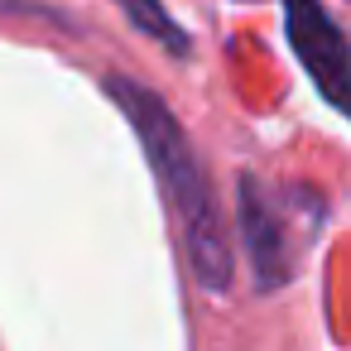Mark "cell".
<instances>
[{
    "label": "cell",
    "instance_id": "cell-1",
    "mask_svg": "<svg viewBox=\"0 0 351 351\" xmlns=\"http://www.w3.org/2000/svg\"><path fill=\"white\" fill-rule=\"evenodd\" d=\"M106 92H111V97L121 101V111L130 116V125H135V135H140V145H145L149 169L159 173V183H164L173 212L183 217L188 255H193L197 284H202L207 293H221V289L231 284V245H226L221 212H217V197H212V188H207V173H202V164H197V154H193L183 125L173 121V111H169L154 92H145V87L125 82V77H111Z\"/></svg>",
    "mask_w": 351,
    "mask_h": 351
},
{
    "label": "cell",
    "instance_id": "cell-2",
    "mask_svg": "<svg viewBox=\"0 0 351 351\" xmlns=\"http://www.w3.org/2000/svg\"><path fill=\"white\" fill-rule=\"evenodd\" d=\"M298 202V193H265L255 178L241 183V221H245V250H250V265H255V284L269 293L279 284L293 279L298 269V250L317 236V221L322 212H308V217H289Z\"/></svg>",
    "mask_w": 351,
    "mask_h": 351
},
{
    "label": "cell",
    "instance_id": "cell-3",
    "mask_svg": "<svg viewBox=\"0 0 351 351\" xmlns=\"http://www.w3.org/2000/svg\"><path fill=\"white\" fill-rule=\"evenodd\" d=\"M284 25H289L293 53L308 68V77L322 92V101L332 111H346L351 63H346V34H341V25L327 15L322 0H284Z\"/></svg>",
    "mask_w": 351,
    "mask_h": 351
},
{
    "label": "cell",
    "instance_id": "cell-4",
    "mask_svg": "<svg viewBox=\"0 0 351 351\" xmlns=\"http://www.w3.org/2000/svg\"><path fill=\"white\" fill-rule=\"evenodd\" d=\"M116 5L130 15V25L145 34V39H154V44H164L173 58H188L193 53V44H188V34L178 29V20L159 5V0H116Z\"/></svg>",
    "mask_w": 351,
    "mask_h": 351
}]
</instances>
